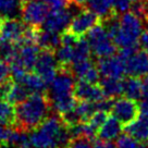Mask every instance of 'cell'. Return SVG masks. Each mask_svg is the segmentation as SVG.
<instances>
[{"label":"cell","mask_w":148,"mask_h":148,"mask_svg":"<svg viewBox=\"0 0 148 148\" xmlns=\"http://www.w3.org/2000/svg\"><path fill=\"white\" fill-rule=\"evenodd\" d=\"M130 1H131V2L133 3V2H134V1H136V0H130Z\"/></svg>","instance_id":"41"},{"label":"cell","mask_w":148,"mask_h":148,"mask_svg":"<svg viewBox=\"0 0 148 148\" xmlns=\"http://www.w3.org/2000/svg\"><path fill=\"white\" fill-rule=\"evenodd\" d=\"M26 24L18 21L16 18H2L0 24V37L16 45H22Z\"/></svg>","instance_id":"12"},{"label":"cell","mask_w":148,"mask_h":148,"mask_svg":"<svg viewBox=\"0 0 148 148\" xmlns=\"http://www.w3.org/2000/svg\"><path fill=\"white\" fill-rule=\"evenodd\" d=\"M0 124L8 126L15 124V108L5 99H0Z\"/></svg>","instance_id":"25"},{"label":"cell","mask_w":148,"mask_h":148,"mask_svg":"<svg viewBox=\"0 0 148 148\" xmlns=\"http://www.w3.org/2000/svg\"><path fill=\"white\" fill-rule=\"evenodd\" d=\"M92 148H116V145L109 140H94V146Z\"/></svg>","instance_id":"36"},{"label":"cell","mask_w":148,"mask_h":148,"mask_svg":"<svg viewBox=\"0 0 148 148\" xmlns=\"http://www.w3.org/2000/svg\"><path fill=\"white\" fill-rule=\"evenodd\" d=\"M12 132H13V129H11L10 126L0 124V146L9 143Z\"/></svg>","instance_id":"33"},{"label":"cell","mask_w":148,"mask_h":148,"mask_svg":"<svg viewBox=\"0 0 148 148\" xmlns=\"http://www.w3.org/2000/svg\"><path fill=\"white\" fill-rule=\"evenodd\" d=\"M18 47L16 44L0 37V59L11 63L18 55Z\"/></svg>","instance_id":"26"},{"label":"cell","mask_w":148,"mask_h":148,"mask_svg":"<svg viewBox=\"0 0 148 148\" xmlns=\"http://www.w3.org/2000/svg\"><path fill=\"white\" fill-rule=\"evenodd\" d=\"M70 70L74 77L86 81L89 83H98L100 79V73L98 71V68L96 64H94L90 59L79 62H74L71 64Z\"/></svg>","instance_id":"15"},{"label":"cell","mask_w":148,"mask_h":148,"mask_svg":"<svg viewBox=\"0 0 148 148\" xmlns=\"http://www.w3.org/2000/svg\"><path fill=\"white\" fill-rule=\"evenodd\" d=\"M36 44L37 46L42 49L55 51L61 44L60 33L50 32V31H46V29H42V31L39 29Z\"/></svg>","instance_id":"21"},{"label":"cell","mask_w":148,"mask_h":148,"mask_svg":"<svg viewBox=\"0 0 148 148\" xmlns=\"http://www.w3.org/2000/svg\"><path fill=\"white\" fill-rule=\"evenodd\" d=\"M51 103L40 92L31 94L15 107V124L23 131H32L49 116Z\"/></svg>","instance_id":"3"},{"label":"cell","mask_w":148,"mask_h":148,"mask_svg":"<svg viewBox=\"0 0 148 148\" xmlns=\"http://www.w3.org/2000/svg\"><path fill=\"white\" fill-rule=\"evenodd\" d=\"M131 5L132 2L130 0H114V10L116 13H124L131 8Z\"/></svg>","instance_id":"35"},{"label":"cell","mask_w":148,"mask_h":148,"mask_svg":"<svg viewBox=\"0 0 148 148\" xmlns=\"http://www.w3.org/2000/svg\"><path fill=\"white\" fill-rule=\"evenodd\" d=\"M109 116L108 114V112L107 111H102V110H98L96 111L94 114H92L90 118H89V120L87 121L89 124L92 125L94 129L98 131V129L101 126V124L107 120V118Z\"/></svg>","instance_id":"30"},{"label":"cell","mask_w":148,"mask_h":148,"mask_svg":"<svg viewBox=\"0 0 148 148\" xmlns=\"http://www.w3.org/2000/svg\"><path fill=\"white\" fill-rule=\"evenodd\" d=\"M73 13L66 8L60 10H52L42 23V29L55 33H63L69 27Z\"/></svg>","instance_id":"11"},{"label":"cell","mask_w":148,"mask_h":148,"mask_svg":"<svg viewBox=\"0 0 148 148\" xmlns=\"http://www.w3.org/2000/svg\"><path fill=\"white\" fill-rule=\"evenodd\" d=\"M45 2L49 8L52 10H60L64 9L71 3V0H42Z\"/></svg>","instance_id":"32"},{"label":"cell","mask_w":148,"mask_h":148,"mask_svg":"<svg viewBox=\"0 0 148 148\" xmlns=\"http://www.w3.org/2000/svg\"><path fill=\"white\" fill-rule=\"evenodd\" d=\"M121 132H122V123L116 116H110L107 118V120L98 129L96 136L98 139L112 142L120 136Z\"/></svg>","instance_id":"17"},{"label":"cell","mask_w":148,"mask_h":148,"mask_svg":"<svg viewBox=\"0 0 148 148\" xmlns=\"http://www.w3.org/2000/svg\"><path fill=\"white\" fill-rule=\"evenodd\" d=\"M126 74L130 76L142 77L148 74V53L138 48L125 58Z\"/></svg>","instance_id":"13"},{"label":"cell","mask_w":148,"mask_h":148,"mask_svg":"<svg viewBox=\"0 0 148 148\" xmlns=\"http://www.w3.org/2000/svg\"><path fill=\"white\" fill-rule=\"evenodd\" d=\"M28 136L34 148H63L71 140L69 126L57 116H48Z\"/></svg>","instance_id":"2"},{"label":"cell","mask_w":148,"mask_h":148,"mask_svg":"<svg viewBox=\"0 0 148 148\" xmlns=\"http://www.w3.org/2000/svg\"><path fill=\"white\" fill-rule=\"evenodd\" d=\"M74 96L79 101H99L103 98H107L103 95V92L99 84L89 83L81 79L75 83Z\"/></svg>","instance_id":"14"},{"label":"cell","mask_w":148,"mask_h":148,"mask_svg":"<svg viewBox=\"0 0 148 148\" xmlns=\"http://www.w3.org/2000/svg\"><path fill=\"white\" fill-rule=\"evenodd\" d=\"M125 133L139 142L148 143V116L138 114L133 122L125 125Z\"/></svg>","instance_id":"19"},{"label":"cell","mask_w":148,"mask_h":148,"mask_svg":"<svg viewBox=\"0 0 148 148\" xmlns=\"http://www.w3.org/2000/svg\"><path fill=\"white\" fill-rule=\"evenodd\" d=\"M1 20H2V18H0V24H1Z\"/></svg>","instance_id":"42"},{"label":"cell","mask_w":148,"mask_h":148,"mask_svg":"<svg viewBox=\"0 0 148 148\" xmlns=\"http://www.w3.org/2000/svg\"><path fill=\"white\" fill-rule=\"evenodd\" d=\"M10 74H11V70H10V65L8 64V62L0 59V84L8 81Z\"/></svg>","instance_id":"34"},{"label":"cell","mask_w":148,"mask_h":148,"mask_svg":"<svg viewBox=\"0 0 148 148\" xmlns=\"http://www.w3.org/2000/svg\"><path fill=\"white\" fill-rule=\"evenodd\" d=\"M94 140L87 137H73L68 144L66 148H92Z\"/></svg>","instance_id":"31"},{"label":"cell","mask_w":148,"mask_h":148,"mask_svg":"<svg viewBox=\"0 0 148 148\" xmlns=\"http://www.w3.org/2000/svg\"><path fill=\"white\" fill-rule=\"evenodd\" d=\"M116 140V148H148V143L139 142L129 134H121Z\"/></svg>","instance_id":"29"},{"label":"cell","mask_w":148,"mask_h":148,"mask_svg":"<svg viewBox=\"0 0 148 148\" xmlns=\"http://www.w3.org/2000/svg\"><path fill=\"white\" fill-rule=\"evenodd\" d=\"M87 42L90 47L92 53L98 58H105L116 53V46L106 26L100 22L86 34Z\"/></svg>","instance_id":"5"},{"label":"cell","mask_w":148,"mask_h":148,"mask_svg":"<svg viewBox=\"0 0 148 148\" xmlns=\"http://www.w3.org/2000/svg\"><path fill=\"white\" fill-rule=\"evenodd\" d=\"M87 8L96 14L101 22H105L116 14L114 0H88Z\"/></svg>","instance_id":"18"},{"label":"cell","mask_w":148,"mask_h":148,"mask_svg":"<svg viewBox=\"0 0 148 148\" xmlns=\"http://www.w3.org/2000/svg\"><path fill=\"white\" fill-rule=\"evenodd\" d=\"M0 148H14L12 145H9V144H5V145H2V146H0Z\"/></svg>","instance_id":"40"},{"label":"cell","mask_w":148,"mask_h":148,"mask_svg":"<svg viewBox=\"0 0 148 148\" xmlns=\"http://www.w3.org/2000/svg\"><path fill=\"white\" fill-rule=\"evenodd\" d=\"M29 95H31L29 92L24 87L22 84L14 81V83H12V85H11L10 92L8 94L5 100L11 102L12 105H18L21 101H23L24 99H26Z\"/></svg>","instance_id":"27"},{"label":"cell","mask_w":148,"mask_h":148,"mask_svg":"<svg viewBox=\"0 0 148 148\" xmlns=\"http://www.w3.org/2000/svg\"><path fill=\"white\" fill-rule=\"evenodd\" d=\"M139 45L142 47V49L148 53V29L143 31L142 33L140 38H139Z\"/></svg>","instance_id":"37"},{"label":"cell","mask_w":148,"mask_h":148,"mask_svg":"<svg viewBox=\"0 0 148 148\" xmlns=\"http://www.w3.org/2000/svg\"><path fill=\"white\" fill-rule=\"evenodd\" d=\"M38 55L39 48L36 44H23L18 47V55L11 63L20 65L26 71H31L35 66Z\"/></svg>","instance_id":"16"},{"label":"cell","mask_w":148,"mask_h":148,"mask_svg":"<svg viewBox=\"0 0 148 148\" xmlns=\"http://www.w3.org/2000/svg\"><path fill=\"white\" fill-rule=\"evenodd\" d=\"M50 11V8L42 0H22L21 18L28 26H42Z\"/></svg>","instance_id":"6"},{"label":"cell","mask_w":148,"mask_h":148,"mask_svg":"<svg viewBox=\"0 0 148 148\" xmlns=\"http://www.w3.org/2000/svg\"><path fill=\"white\" fill-rule=\"evenodd\" d=\"M100 77H111V79H123L126 75L125 69V58L123 56L112 55L105 58H99L97 63Z\"/></svg>","instance_id":"8"},{"label":"cell","mask_w":148,"mask_h":148,"mask_svg":"<svg viewBox=\"0 0 148 148\" xmlns=\"http://www.w3.org/2000/svg\"><path fill=\"white\" fill-rule=\"evenodd\" d=\"M123 95L125 97L139 100L142 99L143 95V87H142V79L136 76H130L123 79Z\"/></svg>","instance_id":"23"},{"label":"cell","mask_w":148,"mask_h":148,"mask_svg":"<svg viewBox=\"0 0 148 148\" xmlns=\"http://www.w3.org/2000/svg\"><path fill=\"white\" fill-rule=\"evenodd\" d=\"M74 86L75 81L71 70L59 68V72L50 83L48 98L60 116L73 110L79 101L74 96Z\"/></svg>","instance_id":"4"},{"label":"cell","mask_w":148,"mask_h":148,"mask_svg":"<svg viewBox=\"0 0 148 148\" xmlns=\"http://www.w3.org/2000/svg\"><path fill=\"white\" fill-rule=\"evenodd\" d=\"M90 53L92 51H90V47L88 45L87 39L79 37L74 45V57L72 63L90 59Z\"/></svg>","instance_id":"28"},{"label":"cell","mask_w":148,"mask_h":148,"mask_svg":"<svg viewBox=\"0 0 148 148\" xmlns=\"http://www.w3.org/2000/svg\"><path fill=\"white\" fill-rule=\"evenodd\" d=\"M110 111L122 125H127L138 116L139 106L134 99L119 96L113 100Z\"/></svg>","instance_id":"7"},{"label":"cell","mask_w":148,"mask_h":148,"mask_svg":"<svg viewBox=\"0 0 148 148\" xmlns=\"http://www.w3.org/2000/svg\"><path fill=\"white\" fill-rule=\"evenodd\" d=\"M142 87H143L142 99L148 100V74L145 75V76H143V79H142Z\"/></svg>","instance_id":"38"},{"label":"cell","mask_w":148,"mask_h":148,"mask_svg":"<svg viewBox=\"0 0 148 148\" xmlns=\"http://www.w3.org/2000/svg\"><path fill=\"white\" fill-rule=\"evenodd\" d=\"M22 0H0V18H18L21 15Z\"/></svg>","instance_id":"24"},{"label":"cell","mask_w":148,"mask_h":148,"mask_svg":"<svg viewBox=\"0 0 148 148\" xmlns=\"http://www.w3.org/2000/svg\"><path fill=\"white\" fill-rule=\"evenodd\" d=\"M100 18L89 10H82L81 12L75 14L70 23L66 31L73 34L76 37H83L86 35L95 25L100 23Z\"/></svg>","instance_id":"10"},{"label":"cell","mask_w":148,"mask_h":148,"mask_svg":"<svg viewBox=\"0 0 148 148\" xmlns=\"http://www.w3.org/2000/svg\"><path fill=\"white\" fill-rule=\"evenodd\" d=\"M71 2H73L76 7H83L88 2V0H71Z\"/></svg>","instance_id":"39"},{"label":"cell","mask_w":148,"mask_h":148,"mask_svg":"<svg viewBox=\"0 0 148 148\" xmlns=\"http://www.w3.org/2000/svg\"><path fill=\"white\" fill-rule=\"evenodd\" d=\"M15 82L22 84L24 87L29 92V94H36V92L42 94V92L46 90V87H47L46 82L37 73L31 72V71H26Z\"/></svg>","instance_id":"20"},{"label":"cell","mask_w":148,"mask_h":148,"mask_svg":"<svg viewBox=\"0 0 148 148\" xmlns=\"http://www.w3.org/2000/svg\"><path fill=\"white\" fill-rule=\"evenodd\" d=\"M101 23L105 24L116 48L121 50L137 48L143 33V24L140 18L133 11H126L119 18H116L114 15Z\"/></svg>","instance_id":"1"},{"label":"cell","mask_w":148,"mask_h":148,"mask_svg":"<svg viewBox=\"0 0 148 148\" xmlns=\"http://www.w3.org/2000/svg\"><path fill=\"white\" fill-rule=\"evenodd\" d=\"M99 85L107 98H116L123 94V79L100 77Z\"/></svg>","instance_id":"22"},{"label":"cell","mask_w":148,"mask_h":148,"mask_svg":"<svg viewBox=\"0 0 148 148\" xmlns=\"http://www.w3.org/2000/svg\"><path fill=\"white\" fill-rule=\"evenodd\" d=\"M33 70L46 82L47 85L50 84L52 79H55L56 74L59 71V64L53 51L42 49V52H39Z\"/></svg>","instance_id":"9"}]
</instances>
